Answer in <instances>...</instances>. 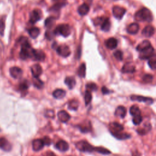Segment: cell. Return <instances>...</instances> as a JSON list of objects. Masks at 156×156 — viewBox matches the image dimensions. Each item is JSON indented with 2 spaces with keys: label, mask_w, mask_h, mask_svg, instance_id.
Wrapping results in <instances>:
<instances>
[{
  "label": "cell",
  "mask_w": 156,
  "mask_h": 156,
  "mask_svg": "<svg viewBox=\"0 0 156 156\" xmlns=\"http://www.w3.org/2000/svg\"><path fill=\"white\" fill-rule=\"evenodd\" d=\"M154 53V48L151 47L141 52L140 58L141 59H149L153 57Z\"/></svg>",
  "instance_id": "cell-12"
},
{
  "label": "cell",
  "mask_w": 156,
  "mask_h": 156,
  "mask_svg": "<svg viewBox=\"0 0 156 156\" xmlns=\"http://www.w3.org/2000/svg\"><path fill=\"white\" fill-rule=\"evenodd\" d=\"M10 74L11 76L15 78V79H19L23 75V71L21 68L14 67L10 68Z\"/></svg>",
  "instance_id": "cell-11"
},
{
  "label": "cell",
  "mask_w": 156,
  "mask_h": 156,
  "mask_svg": "<svg viewBox=\"0 0 156 156\" xmlns=\"http://www.w3.org/2000/svg\"><path fill=\"white\" fill-rule=\"evenodd\" d=\"M0 149L6 152H9L11 150L12 145L7 139L1 137L0 138Z\"/></svg>",
  "instance_id": "cell-10"
},
{
  "label": "cell",
  "mask_w": 156,
  "mask_h": 156,
  "mask_svg": "<svg viewBox=\"0 0 156 156\" xmlns=\"http://www.w3.org/2000/svg\"><path fill=\"white\" fill-rule=\"evenodd\" d=\"M79 106V103L77 100L71 101L68 104V109L73 110H76Z\"/></svg>",
  "instance_id": "cell-36"
},
{
  "label": "cell",
  "mask_w": 156,
  "mask_h": 156,
  "mask_svg": "<svg viewBox=\"0 0 156 156\" xmlns=\"http://www.w3.org/2000/svg\"><path fill=\"white\" fill-rule=\"evenodd\" d=\"M33 84L34 87L38 89H41L43 87V82L38 77H34Z\"/></svg>",
  "instance_id": "cell-33"
},
{
  "label": "cell",
  "mask_w": 156,
  "mask_h": 156,
  "mask_svg": "<svg viewBox=\"0 0 156 156\" xmlns=\"http://www.w3.org/2000/svg\"><path fill=\"white\" fill-rule=\"evenodd\" d=\"M86 88L87 90H88L90 92H92V91H96L98 89L96 84L93 82H90L87 84L86 85Z\"/></svg>",
  "instance_id": "cell-38"
},
{
  "label": "cell",
  "mask_w": 156,
  "mask_h": 156,
  "mask_svg": "<svg viewBox=\"0 0 156 156\" xmlns=\"http://www.w3.org/2000/svg\"><path fill=\"white\" fill-rule=\"evenodd\" d=\"M45 143L42 139H36L32 141V148L35 151H39L43 149Z\"/></svg>",
  "instance_id": "cell-16"
},
{
  "label": "cell",
  "mask_w": 156,
  "mask_h": 156,
  "mask_svg": "<svg viewBox=\"0 0 156 156\" xmlns=\"http://www.w3.org/2000/svg\"><path fill=\"white\" fill-rule=\"evenodd\" d=\"M143 120V118L141 115H138V116H133L132 118V121L133 123L135 125H140V123L142 122Z\"/></svg>",
  "instance_id": "cell-40"
},
{
  "label": "cell",
  "mask_w": 156,
  "mask_h": 156,
  "mask_svg": "<svg viewBox=\"0 0 156 156\" xmlns=\"http://www.w3.org/2000/svg\"><path fill=\"white\" fill-rule=\"evenodd\" d=\"M58 119L62 123H67L70 119V115L65 110H61L57 114Z\"/></svg>",
  "instance_id": "cell-13"
},
{
  "label": "cell",
  "mask_w": 156,
  "mask_h": 156,
  "mask_svg": "<svg viewBox=\"0 0 156 156\" xmlns=\"http://www.w3.org/2000/svg\"><path fill=\"white\" fill-rule=\"evenodd\" d=\"M114 56L115 57L116 59L118 60V61H121L123 58V53L120 50H117L115 52H114Z\"/></svg>",
  "instance_id": "cell-39"
},
{
  "label": "cell",
  "mask_w": 156,
  "mask_h": 156,
  "mask_svg": "<svg viewBox=\"0 0 156 156\" xmlns=\"http://www.w3.org/2000/svg\"><path fill=\"white\" fill-rule=\"evenodd\" d=\"M42 12L39 9H34L32 10L30 14L29 22L32 24H34L42 18Z\"/></svg>",
  "instance_id": "cell-5"
},
{
  "label": "cell",
  "mask_w": 156,
  "mask_h": 156,
  "mask_svg": "<svg viewBox=\"0 0 156 156\" xmlns=\"http://www.w3.org/2000/svg\"><path fill=\"white\" fill-rule=\"evenodd\" d=\"M126 12V9L120 7V6H114L112 9L114 16L117 19H121Z\"/></svg>",
  "instance_id": "cell-6"
},
{
  "label": "cell",
  "mask_w": 156,
  "mask_h": 156,
  "mask_svg": "<svg viewBox=\"0 0 156 156\" xmlns=\"http://www.w3.org/2000/svg\"><path fill=\"white\" fill-rule=\"evenodd\" d=\"M102 92L104 95H106V94H108L110 93V91L109 89H107V88H106V87H103L102 88Z\"/></svg>",
  "instance_id": "cell-48"
},
{
  "label": "cell",
  "mask_w": 156,
  "mask_h": 156,
  "mask_svg": "<svg viewBox=\"0 0 156 156\" xmlns=\"http://www.w3.org/2000/svg\"><path fill=\"white\" fill-rule=\"evenodd\" d=\"M110 26H111V24H110V22L108 18H104L102 23L101 24V29L103 31L108 32L110 29Z\"/></svg>",
  "instance_id": "cell-25"
},
{
  "label": "cell",
  "mask_w": 156,
  "mask_h": 156,
  "mask_svg": "<svg viewBox=\"0 0 156 156\" xmlns=\"http://www.w3.org/2000/svg\"><path fill=\"white\" fill-rule=\"evenodd\" d=\"M89 10H90L89 6L87 4L84 3L82 5H81L78 8L77 11H78V13L79 14V15L84 16V15H86L88 14V12H89Z\"/></svg>",
  "instance_id": "cell-22"
},
{
  "label": "cell",
  "mask_w": 156,
  "mask_h": 156,
  "mask_svg": "<svg viewBox=\"0 0 156 156\" xmlns=\"http://www.w3.org/2000/svg\"><path fill=\"white\" fill-rule=\"evenodd\" d=\"M107 1H116V0H106Z\"/></svg>",
  "instance_id": "cell-49"
},
{
  "label": "cell",
  "mask_w": 156,
  "mask_h": 156,
  "mask_svg": "<svg viewBox=\"0 0 156 156\" xmlns=\"http://www.w3.org/2000/svg\"><path fill=\"white\" fill-rule=\"evenodd\" d=\"M46 57L45 53L40 49H32L31 57H33L35 60L38 61H43Z\"/></svg>",
  "instance_id": "cell-8"
},
{
  "label": "cell",
  "mask_w": 156,
  "mask_h": 156,
  "mask_svg": "<svg viewBox=\"0 0 156 156\" xmlns=\"http://www.w3.org/2000/svg\"><path fill=\"white\" fill-rule=\"evenodd\" d=\"M56 21V18L53 17H48L46 20L45 22V25L47 28L51 29L52 27L53 26V25L54 24Z\"/></svg>",
  "instance_id": "cell-27"
},
{
  "label": "cell",
  "mask_w": 156,
  "mask_h": 156,
  "mask_svg": "<svg viewBox=\"0 0 156 156\" xmlns=\"http://www.w3.org/2000/svg\"><path fill=\"white\" fill-rule=\"evenodd\" d=\"M121 71L124 73H133L135 71V68L131 63H126L123 66Z\"/></svg>",
  "instance_id": "cell-21"
},
{
  "label": "cell",
  "mask_w": 156,
  "mask_h": 156,
  "mask_svg": "<svg viewBox=\"0 0 156 156\" xmlns=\"http://www.w3.org/2000/svg\"><path fill=\"white\" fill-rule=\"evenodd\" d=\"M151 47L152 46L150 42H149L148 40H144L138 45V46L136 47V50L139 51L140 53H141V52L146 50L147 49Z\"/></svg>",
  "instance_id": "cell-19"
},
{
  "label": "cell",
  "mask_w": 156,
  "mask_h": 156,
  "mask_svg": "<svg viewBox=\"0 0 156 156\" xmlns=\"http://www.w3.org/2000/svg\"><path fill=\"white\" fill-rule=\"evenodd\" d=\"M29 34L32 38H37L38 35L40 34V29L37 28H32L29 31Z\"/></svg>",
  "instance_id": "cell-29"
},
{
  "label": "cell",
  "mask_w": 156,
  "mask_h": 156,
  "mask_svg": "<svg viewBox=\"0 0 156 156\" xmlns=\"http://www.w3.org/2000/svg\"><path fill=\"white\" fill-rule=\"evenodd\" d=\"M123 129H124L123 126L121 125H120V123L113 122L110 123L109 125V131L112 135L122 132L123 131Z\"/></svg>",
  "instance_id": "cell-7"
},
{
  "label": "cell",
  "mask_w": 156,
  "mask_h": 156,
  "mask_svg": "<svg viewBox=\"0 0 156 156\" xmlns=\"http://www.w3.org/2000/svg\"><path fill=\"white\" fill-rule=\"evenodd\" d=\"M5 29V23L4 21L3 20H0V35L3 36L4 35V32Z\"/></svg>",
  "instance_id": "cell-45"
},
{
  "label": "cell",
  "mask_w": 156,
  "mask_h": 156,
  "mask_svg": "<svg viewBox=\"0 0 156 156\" xmlns=\"http://www.w3.org/2000/svg\"><path fill=\"white\" fill-rule=\"evenodd\" d=\"M148 65L152 70H156V58H150L148 61Z\"/></svg>",
  "instance_id": "cell-41"
},
{
  "label": "cell",
  "mask_w": 156,
  "mask_h": 156,
  "mask_svg": "<svg viewBox=\"0 0 156 156\" xmlns=\"http://www.w3.org/2000/svg\"><path fill=\"white\" fill-rule=\"evenodd\" d=\"M56 51L58 55L63 57H67L71 54V51L67 45H61L56 48Z\"/></svg>",
  "instance_id": "cell-4"
},
{
  "label": "cell",
  "mask_w": 156,
  "mask_h": 156,
  "mask_svg": "<svg viewBox=\"0 0 156 156\" xmlns=\"http://www.w3.org/2000/svg\"><path fill=\"white\" fill-rule=\"evenodd\" d=\"M155 32L154 28L152 26H147L142 31V35L145 37H151Z\"/></svg>",
  "instance_id": "cell-18"
},
{
  "label": "cell",
  "mask_w": 156,
  "mask_h": 156,
  "mask_svg": "<svg viewBox=\"0 0 156 156\" xmlns=\"http://www.w3.org/2000/svg\"><path fill=\"white\" fill-rule=\"evenodd\" d=\"M86 66L85 63H82L80 67L78 68L77 70V74L78 76L81 77H84L86 76Z\"/></svg>",
  "instance_id": "cell-31"
},
{
  "label": "cell",
  "mask_w": 156,
  "mask_h": 156,
  "mask_svg": "<svg viewBox=\"0 0 156 156\" xmlns=\"http://www.w3.org/2000/svg\"><path fill=\"white\" fill-rule=\"evenodd\" d=\"M95 151L96 152H98V153L104 154V155H107V154H110V151L109 150H108L107 149H106L105 148H103V147L95 148Z\"/></svg>",
  "instance_id": "cell-35"
},
{
  "label": "cell",
  "mask_w": 156,
  "mask_h": 156,
  "mask_svg": "<svg viewBox=\"0 0 156 156\" xmlns=\"http://www.w3.org/2000/svg\"><path fill=\"white\" fill-rule=\"evenodd\" d=\"M115 115L120 118H124L126 115V109L124 106H118L115 110Z\"/></svg>",
  "instance_id": "cell-23"
},
{
  "label": "cell",
  "mask_w": 156,
  "mask_h": 156,
  "mask_svg": "<svg viewBox=\"0 0 156 156\" xmlns=\"http://www.w3.org/2000/svg\"><path fill=\"white\" fill-rule=\"evenodd\" d=\"M134 18L136 22H146L150 23L153 21V17L150 10L147 8H143L135 13Z\"/></svg>",
  "instance_id": "cell-1"
},
{
  "label": "cell",
  "mask_w": 156,
  "mask_h": 156,
  "mask_svg": "<svg viewBox=\"0 0 156 156\" xmlns=\"http://www.w3.org/2000/svg\"><path fill=\"white\" fill-rule=\"evenodd\" d=\"M29 87V83L28 80H24L19 85V90L21 91L22 92H26L28 88Z\"/></svg>",
  "instance_id": "cell-28"
},
{
  "label": "cell",
  "mask_w": 156,
  "mask_h": 156,
  "mask_svg": "<svg viewBox=\"0 0 156 156\" xmlns=\"http://www.w3.org/2000/svg\"><path fill=\"white\" fill-rule=\"evenodd\" d=\"M130 114H131V115H132L133 116H135L140 115L141 111L139 107L137 106L134 105L130 108Z\"/></svg>",
  "instance_id": "cell-32"
},
{
  "label": "cell",
  "mask_w": 156,
  "mask_h": 156,
  "mask_svg": "<svg viewBox=\"0 0 156 156\" xmlns=\"http://www.w3.org/2000/svg\"><path fill=\"white\" fill-rule=\"evenodd\" d=\"M55 36L54 31H51L50 30H48L46 31V33H45V37L48 40H51V39H53L54 38V37Z\"/></svg>",
  "instance_id": "cell-43"
},
{
  "label": "cell",
  "mask_w": 156,
  "mask_h": 156,
  "mask_svg": "<svg viewBox=\"0 0 156 156\" xmlns=\"http://www.w3.org/2000/svg\"><path fill=\"white\" fill-rule=\"evenodd\" d=\"M131 99L132 101H136L139 102H142L148 104H151L153 102V100L151 98L145 97L139 95H132L131 96Z\"/></svg>",
  "instance_id": "cell-9"
},
{
  "label": "cell",
  "mask_w": 156,
  "mask_h": 156,
  "mask_svg": "<svg viewBox=\"0 0 156 156\" xmlns=\"http://www.w3.org/2000/svg\"><path fill=\"white\" fill-rule=\"evenodd\" d=\"M153 79V76L149 74H146L144 75V76L143 77V81L145 82L149 83L152 82Z\"/></svg>",
  "instance_id": "cell-42"
},
{
  "label": "cell",
  "mask_w": 156,
  "mask_h": 156,
  "mask_svg": "<svg viewBox=\"0 0 156 156\" xmlns=\"http://www.w3.org/2000/svg\"><path fill=\"white\" fill-rule=\"evenodd\" d=\"M80 128V130L82 132H84V133H86V132H88L90 131V127L88 126H81L79 127Z\"/></svg>",
  "instance_id": "cell-46"
},
{
  "label": "cell",
  "mask_w": 156,
  "mask_h": 156,
  "mask_svg": "<svg viewBox=\"0 0 156 156\" xmlns=\"http://www.w3.org/2000/svg\"><path fill=\"white\" fill-rule=\"evenodd\" d=\"M145 127L144 128H140V129H139L137 130V132L140 135H145L146 134L148 131H150L151 129V126L148 125V126H144Z\"/></svg>",
  "instance_id": "cell-37"
},
{
  "label": "cell",
  "mask_w": 156,
  "mask_h": 156,
  "mask_svg": "<svg viewBox=\"0 0 156 156\" xmlns=\"http://www.w3.org/2000/svg\"><path fill=\"white\" fill-rule=\"evenodd\" d=\"M92 100V95L91 93V92L88 90H86L85 93V96H84V100H85L86 105L87 106L90 103L91 101Z\"/></svg>",
  "instance_id": "cell-34"
},
{
  "label": "cell",
  "mask_w": 156,
  "mask_h": 156,
  "mask_svg": "<svg viewBox=\"0 0 156 156\" xmlns=\"http://www.w3.org/2000/svg\"><path fill=\"white\" fill-rule=\"evenodd\" d=\"M54 34L61 35L65 37L69 36L71 34L70 26L67 24H62L58 25L54 30Z\"/></svg>",
  "instance_id": "cell-2"
},
{
  "label": "cell",
  "mask_w": 156,
  "mask_h": 156,
  "mask_svg": "<svg viewBox=\"0 0 156 156\" xmlns=\"http://www.w3.org/2000/svg\"><path fill=\"white\" fill-rule=\"evenodd\" d=\"M31 73L34 77H38L42 73V68L40 65L35 64L31 68Z\"/></svg>",
  "instance_id": "cell-15"
},
{
  "label": "cell",
  "mask_w": 156,
  "mask_h": 156,
  "mask_svg": "<svg viewBox=\"0 0 156 156\" xmlns=\"http://www.w3.org/2000/svg\"><path fill=\"white\" fill-rule=\"evenodd\" d=\"M113 135L115 136V138L118 140H126L127 139H129L131 137V135L125 133V132H119V133H116L115 134H113Z\"/></svg>",
  "instance_id": "cell-30"
},
{
  "label": "cell",
  "mask_w": 156,
  "mask_h": 156,
  "mask_svg": "<svg viewBox=\"0 0 156 156\" xmlns=\"http://www.w3.org/2000/svg\"><path fill=\"white\" fill-rule=\"evenodd\" d=\"M65 83L70 89H72L76 85V81L73 77H67L65 79Z\"/></svg>",
  "instance_id": "cell-26"
},
{
  "label": "cell",
  "mask_w": 156,
  "mask_h": 156,
  "mask_svg": "<svg viewBox=\"0 0 156 156\" xmlns=\"http://www.w3.org/2000/svg\"><path fill=\"white\" fill-rule=\"evenodd\" d=\"M139 30V25L136 23L129 24L127 28V32L130 34H135Z\"/></svg>",
  "instance_id": "cell-20"
},
{
  "label": "cell",
  "mask_w": 156,
  "mask_h": 156,
  "mask_svg": "<svg viewBox=\"0 0 156 156\" xmlns=\"http://www.w3.org/2000/svg\"><path fill=\"white\" fill-rule=\"evenodd\" d=\"M105 45L107 48L110 49H114L116 48L117 45H118V42L115 38H109L106 40Z\"/></svg>",
  "instance_id": "cell-17"
},
{
  "label": "cell",
  "mask_w": 156,
  "mask_h": 156,
  "mask_svg": "<svg viewBox=\"0 0 156 156\" xmlns=\"http://www.w3.org/2000/svg\"><path fill=\"white\" fill-rule=\"evenodd\" d=\"M43 142H44L45 145H47V146L50 145L51 143V139L48 137V136H45V137H44V139H43Z\"/></svg>",
  "instance_id": "cell-47"
},
{
  "label": "cell",
  "mask_w": 156,
  "mask_h": 156,
  "mask_svg": "<svg viewBox=\"0 0 156 156\" xmlns=\"http://www.w3.org/2000/svg\"><path fill=\"white\" fill-rule=\"evenodd\" d=\"M76 148L81 152L91 153L95 151V148L86 141H79L76 143Z\"/></svg>",
  "instance_id": "cell-3"
},
{
  "label": "cell",
  "mask_w": 156,
  "mask_h": 156,
  "mask_svg": "<svg viewBox=\"0 0 156 156\" xmlns=\"http://www.w3.org/2000/svg\"><path fill=\"white\" fill-rule=\"evenodd\" d=\"M56 148L58 151L61 152H65L68 150L69 145L67 141L64 140H60L56 143Z\"/></svg>",
  "instance_id": "cell-14"
},
{
  "label": "cell",
  "mask_w": 156,
  "mask_h": 156,
  "mask_svg": "<svg viewBox=\"0 0 156 156\" xmlns=\"http://www.w3.org/2000/svg\"><path fill=\"white\" fill-rule=\"evenodd\" d=\"M45 116L47 117V118H53L54 117V113L53 110H47L46 112H45Z\"/></svg>",
  "instance_id": "cell-44"
},
{
  "label": "cell",
  "mask_w": 156,
  "mask_h": 156,
  "mask_svg": "<svg viewBox=\"0 0 156 156\" xmlns=\"http://www.w3.org/2000/svg\"><path fill=\"white\" fill-rule=\"evenodd\" d=\"M65 95H66L65 91L62 89H56L53 93V96L55 98L58 100L63 98Z\"/></svg>",
  "instance_id": "cell-24"
}]
</instances>
